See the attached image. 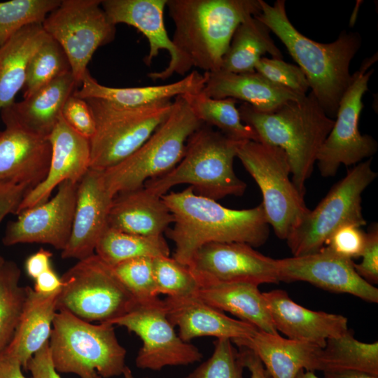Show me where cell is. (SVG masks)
Returning <instances> with one entry per match:
<instances>
[{
    "instance_id": "1",
    "label": "cell",
    "mask_w": 378,
    "mask_h": 378,
    "mask_svg": "<svg viewBox=\"0 0 378 378\" xmlns=\"http://www.w3.org/2000/svg\"><path fill=\"white\" fill-rule=\"evenodd\" d=\"M161 197L174 217L173 227L165 232L175 245L173 258L185 265L205 244L237 242L258 247L269 237L270 225L262 204L250 209H229L195 194L190 186Z\"/></svg>"
},
{
    "instance_id": "2",
    "label": "cell",
    "mask_w": 378,
    "mask_h": 378,
    "mask_svg": "<svg viewBox=\"0 0 378 378\" xmlns=\"http://www.w3.org/2000/svg\"><path fill=\"white\" fill-rule=\"evenodd\" d=\"M259 1L261 11L255 16L284 44L305 75L310 92L326 114L335 118L351 81L349 66L361 46L360 34L344 30L335 41L319 43L294 27L287 15L284 0H276L272 5Z\"/></svg>"
},
{
    "instance_id": "3",
    "label": "cell",
    "mask_w": 378,
    "mask_h": 378,
    "mask_svg": "<svg viewBox=\"0 0 378 378\" xmlns=\"http://www.w3.org/2000/svg\"><path fill=\"white\" fill-rule=\"evenodd\" d=\"M166 7L175 25L172 41L182 76L192 67L220 70L237 27L261 11L259 0H167Z\"/></svg>"
},
{
    "instance_id": "4",
    "label": "cell",
    "mask_w": 378,
    "mask_h": 378,
    "mask_svg": "<svg viewBox=\"0 0 378 378\" xmlns=\"http://www.w3.org/2000/svg\"><path fill=\"white\" fill-rule=\"evenodd\" d=\"M238 109L241 120L253 130L258 141L285 152L291 180L304 195L305 183L335 120L326 114L311 92L269 111L258 110L244 102Z\"/></svg>"
},
{
    "instance_id": "5",
    "label": "cell",
    "mask_w": 378,
    "mask_h": 378,
    "mask_svg": "<svg viewBox=\"0 0 378 378\" xmlns=\"http://www.w3.org/2000/svg\"><path fill=\"white\" fill-rule=\"evenodd\" d=\"M243 141L203 124L189 137L178 164L167 174L147 181L144 186L160 197L181 184H188L195 194L216 201L241 196L247 186L236 175L234 160Z\"/></svg>"
},
{
    "instance_id": "6",
    "label": "cell",
    "mask_w": 378,
    "mask_h": 378,
    "mask_svg": "<svg viewBox=\"0 0 378 378\" xmlns=\"http://www.w3.org/2000/svg\"><path fill=\"white\" fill-rule=\"evenodd\" d=\"M55 370L80 378H110L122 374L127 351L113 325L92 324L65 310L57 311L49 340Z\"/></svg>"
},
{
    "instance_id": "7",
    "label": "cell",
    "mask_w": 378,
    "mask_h": 378,
    "mask_svg": "<svg viewBox=\"0 0 378 378\" xmlns=\"http://www.w3.org/2000/svg\"><path fill=\"white\" fill-rule=\"evenodd\" d=\"M202 125L183 95L174 97L169 114L144 144L122 162L102 171L107 190L115 197L142 188L147 181L171 171L182 159L189 137Z\"/></svg>"
},
{
    "instance_id": "8",
    "label": "cell",
    "mask_w": 378,
    "mask_h": 378,
    "mask_svg": "<svg viewBox=\"0 0 378 378\" xmlns=\"http://www.w3.org/2000/svg\"><path fill=\"white\" fill-rule=\"evenodd\" d=\"M95 122L89 140L90 168L104 171L122 162L151 136L172 108L166 99L141 106H123L103 99H85Z\"/></svg>"
},
{
    "instance_id": "9",
    "label": "cell",
    "mask_w": 378,
    "mask_h": 378,
    "mask_svg": "<svg viewBox=\"0 0 378 378\" xmlns=\"http://www.w3.org/2000/svg\"><path fill=\"white\" fill-rule=\"evenodd\" d=\"M237 158L261 191L269 225L279 239L286 240L310 210L290 178L286 154L277 146L246 140L240 144Z\"/></svg>"
},
{
    "instance_id": "10",
    "label": "cell",
    "mask_w": 378,
    "mask_h": 378,
    "mask_svg": "<svg viewBox=\"0 0 378 378\" xmlns=\"http://www.w3.org/2000/svg\"><path fill=\"white\" fill-rule=\"evenodd\" d=\"M371 159L362 161L348 170L318 205L309 210L299 225L286 239L293 256L318 251L332 234L346 224L366 225L362 212V194L377 178Z\"/></svg>"
},
{
    "instance_id": "11",
    "label": "cell",
    "mask_w": 378,
    "mask_h": 378,
    "mask_svg": "<svg viewBox=\"0 0 378 378\" xmlns=\"http://www.w3.org/2000/svg\"><path fill=\"white\" fill-rule=\"evenodd\" d=\"M57 310L88 322L111 323L136 304L112 267L95 253L79 260L61 277Z\"/></svg>"
},
{
    "instance_id": "12",
    "label": "cell",
    "mask_w": 378,
    "mask_h": 378,
    "mask_svg": "<svg viewBox=\"0 0 378 378\" xmlns=\"http://www.w3.org/2000/svg\"><path fill=\"white\" fill-rule=\"evenodd\" d=\"M102 0H61L42 23L46 33L64 50L78 87L89 71L95 51L114 41L116 25L102 7Z\"/></svg>"
},
{
    "instance_id": "13",
    "label": "cell",
    "mask_w": 378,
    "mask_h": 378,
    "mask_svg": "<svg viewBox=\"0 0 378 378\" xmlns=\"http://www.w3.org/2000/svg\"><path fill=\"white\" fill-rule=\"evenodd\" d=\"M377 60L375 53L363 61L340 102L333 127L317 155L316 163L323 177H332L342 164L354 166L377 150V141L368 134H362L358 128L363 108L362 99L374 71L370 67Z\"/></svg>"
},
{
    "instance_id": "14",
    "label": "cell",
    "mask_w": 378,
    "mask_h": 378,
    "mask_svg": "<svg viewBox=\"0 0 378 378\" xmlns=\"http://www.w3.org/2000/svg\"><path fill=\"white\" fill-rule=\"evenodd\" d=\"M112 325L125 327L142 341L136 365L142 370H160L166 366L188 365L202 360L201 351L183 341L167 316L164 301L158 297L138 303Z\"/></svg>"
},
{
    "instance_id": "15",
    "label": "cell",
    "mask_w": 378,
    "mask_h": 378,
    "mask_svg": "<svg viewBox=\"0 0 378 378\" xmlns=\"http://www.w3.org/2000/svg\"><path fill=\"white\" fill-rule=\"evenodd\" d=\"M189 268L198 280L243 282L259 286L279 282L276 259L237 242L209 243L192 257Z\"/></svg>"
},
{
    "instance_id": "16",
    "label": "cell",
    "mask_w": 378,
    "mask_h": 378,
    "mask_svg": "<svg viewBox=\"0 0 378 378\" xmlns=\"http://www.w3.org/2000/svg\"><path fill=\"white\" fill-rule=\"evenodd\" d=\"M77 186L64 181L50 200L18 213L6 225L3 244H46L63 251L71 232Z\"/></svg>"
},
{
    "instance_id": "17",
    "label": "cell",
    "mask_w": 378,
    "mask_h": 378,
    "mask_svg": "<svg viewBox=\"0 0 378 378\" xmlns=\"http://www.w3.org/2000/svg\"><path fill=\"white\" fill-rule=\"evenodd\" d=\"M276 265L279 281H305L330 292L378 302V288L359 276L353 260L326 246L313 253L276 259Z\"/></svg>"
},
{
    "instance_id": "18",
    "label": "cell",
    "mask_w": 378,
    "mask_h": 378,
    "mask_svg": "<svg viewBox=\"0 0 378 378\" xmlns=\"http://www.w3.org/2000/svg\"><path fill=\"white\" fill-rule=\"evenodd\" d=\"M167 0H102L101 5L110 21L115 25L126 24L134 27L147 38L149 51L144 62L150 66L160 50H167L170 59L163 70L151 72L153 80H165L173 74L182 76L180 56L164 23V10Z\"/></svg>"
},
{
    "instance_id": "19",
    "label": "cell",
    "mask_w": 378,
    "mask_h": 378,
    "mask_svg": "<svg viewBox=\"0 0 378 378\" xmlns=\"http://www.w3.org/2000/svg\"><path fill=\"white\" fill-rule=\"evenodd\" d=\"M113 197L104 186L102 171L90 168L78 183L71 232L62 251V258L79 260L94 254L96 245L108 227Z\"/></svg>"
},
{
    "instance_id": "20",
    "label": "cell",
    "mask_w": 378,
    "mask_h": 378,
    "mask_svg": "<svg viewBox=\"0 0 378 378\" xmlns=\"http://www.w3.org/2000/svg\"><path fill=\"white\" fill-rule=\"evenodd\" d=\"M48 139L51 156L46 177L27 192L15 214L46 202L52 191L64 181L78 183L90 169L89 140L74 130L62 115Z\"/></svg>"
},
{
    "instance_id": "21",
    "label": "cell",
    "mask_w": 378,
    "mask_h": 378,
    "mask_svg": "<svg viewBox=\"0 0 378 378\" xmlns=\"http://www.w3.org/2000/svg\"><path fill=\"white\" fill-rule=\"evenodd\" d=\"M276 330L287 338L323 348L326 340L348 330L346 317L313 311L294 302L281 289L263 293Z\"/></svg>"
},
{
    "instance_id": "22",
    "label": "cell",
    "mask_w": 378,
    "mask_h": 378,
    "mask_svg": "<svg viewBox=\"0 0 378 378\" xmlns=\"http://www.w3.org/2000/svg\"><path fill=\"white\" fill-rule=\"evenodd\" d=\"M163 301L168 319L178 327V336L186 342L200 337L227 338L233 342L248 338L258 330L247 322L227 316L197 295L167 297Z\"/></svg>"
},
{
    "instance_id": "23",
    "label": "cell",
    "mask_w": 378,
    "mask_h": 378,
    "mask_svg": "<svg viewBox=\"0 0 378 378\" xmlns=\"http://www.w3.org/2000/svg\"><path fill=\"white\" fill-rule=\"evenodd\" d=\"M51 156L48 137L20 127L0 130V183L35 188L46 177Z\"/></svg>"
},
{
    "instance_id": "24",
    "label": "cell",
    "mask_w": 378,
    "mask_h": 378,
    "mask_svg": "<svg viewBox=\"0 0 378 378\" xmlns=\"http://www.w3.org/2000/svg\"><path fill=\"white\" fill-rule=\"evenodd\" d=\"M77 89L78 86L70 72L22 101L14 102L3 108L0 118L4 125L48 137L59 121L66 101Z\"/></svg>"
},
{
    "instance_id": "25",
    "label": "cell",
    "mask_w": 378,
    "mask_h": 378,
    "mask_svg": "<svg viewBox=\"0 0 378 378\" xmlns=\"http://www.w3.org/2000/svg\"><path fill=\"white\" fill-rule=\"evenodd\" d=\"M253 351L271 378H296L301 370L320 371L321 347L257 330L250 337L232 342Z\"/></svg>"
},
{
    "instance_id": "26",
    "label": "cell",
    "mask_w": 378,
    "mask_h": 378,
    "mask_svg": "<svg viewBox=\"0 0 378 378\" xmlns=\"http://www.w3.org/2000/svg\"><path fill=\"white\" fill-rule=\"evenodd\" d=\"M174 217L160 196L144 186L117 194L108 216V227L144 236H163Z\"/></svg>"
},
{
    "instance_id": "27",
    "label": "cell",
    "mask_w": 378,
    "mask_h": 378,
    "mask_svg": "<svg viewBox=\"0 0 378 378\" xmlns=\"http://www.w3.org/2000/svg\"><path fill=\"white\" fill-rule=\"evenodd\" d=\"M202 91L214 99L232 98L244 101L262 111H271L287 102L305 96L273 83L255 71L244 74L223 70L208 72Z\"/></svg>"
},
{
    "instance_id": "28",
    "label": "cell",
    "mask_w": 378,
    "mask_h": 378,
    "mask_svg": "<svg viewBox=\"0 0 378 378\" xmlns=\"http://www.w3.org/2000/svg\"><path fill=\"white\" fill-rule=\"evenodd\" d=\"M197 296L222 312H227L258 330L278 334L267 302L258 286L243 282L198 280Z\"/></svg>"
},
{
    "instance_id": "29",
    "label": "cell",
    "mask_w": 378,
    "mask_h": 378,
    "mask_svg": "<svg viewBox=\"0 0 378 378\" xmlns=\"http://www.w3.org/2000/svg\"><path fill=\"white\" fill-rule=\"evenodd\" d=\"M207 78L208 72L200 74L195 70L181 80L169 84L114 88L100 84L88 71L82 81L80 88L76 90L74 95L83 99H100L123 106H141L180 95L201 92Z\"/></svg>"
},
{
    "instance_id": "30",
    "label": "cell",
    "mask_w": 378,
    "mask_h": 378,
    "mask_svg": "<svg viewBox=\"0 0 378 378\" xmlns=\"http://www.w3.org/2000/svg\"><path fill=\"white\" fill-rule=\"evenodd\" d=\"M59 292L45 295L27 286V296L13 339L4 350L27 370L33 356L49 341Z\"/></svg>"
},
{
    "instance_id": "31",
    "label": "cell",
    "mask_w": 378,
    "mask_h": 378,
    "mask_svg": "<svg viewBox=\"0 0 378 378\" xmlns=\"http://www.w3.org/2000/svg\"><path fill=\"white\" fill-rule=\"evenodd\" d=\"M48 37L42 24L28 25L0 47V113L23 89L29 60Z\"/></svg>"
},
{
    "instance_id": "32",
    "label": "cell",
    "mask_w": 378,
    "mask_h": 378,
    "mask_svg": "<svg viewBox=\"0 0 378 378\" xmlns=\"http://www.w3.org/2000/svg\"><path fill=\"white\" fill-rule=\"evenodd\" d=\"M270 33V29L255 16L247 18L234 31L220 70L234 74L253 72L265 53L282 59V53Z\"/></svg>"
},
{
    "instance_id": "33",
    "label": "cell",
    "mask_w": 378,
    "mask_h": 378,
    "mask_svg": "<svg viewBox=\"0 0 378 378\" xmlns=\"http://www.w3.org/2000/svg\"><path fill=\"white\" fill-rule=\"evenodd\" d=\"M318 361L322 372L356 370L378 375V342L358 341L348 330L326 340Z\"/></svg>"
},
{
    "instance_id": "34",
    "label": "cell",
    "mask_w": 378,
    "mask_h": 378,
    "mask_svg": "<svg viewBox=\"0 0 378 378\" xmlns=\"http://www.w3.org/2000/svg\"><path fill=\"white\" fill-rule=\"evenodd\" d=\"M183 97L194 115L203 124L215 126L225 136L237 141H258L253 130L241 120L236 106L237 100L211 98L202 91Z\"/></svg>"
},
{
    "instance_id": "35",
    "label": "cell",
    "mask_w": 378,
    "mask_h": 378,
    "mask_svg": "<svg viewBox=\"0 0 378 378\" xmlns=\"http://www.w3.org/2000/svg\"><path fill=\"white\" fill-rule=\"evenodd\" d=\"M94 253L112 267L136 258L169 256L170 250L163 236L144 237L107 227Z\"/></svg>"
},
{
    "instance_id": "36",
    "label": "cell",
    "mask_w": 378,
    "mask_h": 378,
    "mask_svg": "<svg viewBox=\"0 0 378 378\" xmlns=\"http://www.w3.org/2000/svg\"><path fill=\"white\" fill-rule=\"evenodd\" d=\"M21 271L16 262L5 260L0 267V353L11 342L27 296L20 285Z\"/></svg>"
},
{
    "instance_id": "37",
    "label": "cell",
    "mask_w": 378,
    "mask_h": 378,
    "mask_svg": "<svg viewBox=\"0 0 378 378\" xmlns=\"http://www.w3.org/2000/svg\"><path fill=\"white\" fill-rule=\"evenodd\" d=\"M71 72L68 57L50 36L39 46L29 62L23 98L26 99L57 78Z\"/></svg>"
},
{
    "instance_id": "38",
    "label": "cell",
    "mask_w": 378,
    "mask_h": 378,
    "mask_svg": "<svg viewBox=\"0 0 378 378\" xmlns=\"http://www.w3.org/2000/svg\"><path fill=\"white\" fill-rule=\"evenodd\" d=\"M61 0H10L0 2V47L24 27L42 24Z\"/></svg>"
},
{
    "instance_id": "39",
    "label": "cell",
    "mask_w": 378,
    "mask_h": 378,
    "mask_svg": "<svg viewBox=\"0 0 378 378\" xmlns=\"http://www.w3.org/2000/svg\"><path fill=\"white\" fill-rule=\"evenodd\" d=\"M155 290L158 295L167 297H186L196 295L200 284L188 266L173 257L161 256L153 259Z\"/></svg>"
},
{
    "instance_id": "40",
    "label": "cell",
    "mask_w": 378,
    "mask_h": 378,
    "mask_svg": "<svg viewBox=\"0 0 378 378\" xmlns=\"http://www.w3.org/2000/svg\"><path fill=\"white\" fill-rule=\"evenodd\" d=\"M153 259L148 257L136 258L111 267L115 276L136 302H145L158 297L155 290Z\"/></svg>"
},
{
    "instance_id": "41",
    "label": "cell",
    "mask_w": 378,
    "mask_h": 378,
    "mask_svg": "<svg viewBox=\"0 0 378 378\" xmlns=\"http://www.w3.org/2000/svg\"><path fill=\"white\" fill-rule=\"evenodd\" d=\"M212 355L183 378H244L240 351L230 339L218 338Z\"/></svg>"
},
{
    "instance_id": "42",
    "label": "cell",
    "mask_w": 378,
    "mask_h": 378,
    "mask_svg": "<svg viewBox=\"0 0 378 378\" xmlns=\"http://www.w3.org/2000/svg\"><path fill=\"white\" fill-rule=\"evenodd\" d=\"M255 71L273 83L298 94L306 95L309 85L301 69L282 59L262 57Z\"/></svg>"
},
{
    "instance_id": "43",
    "label": "cell",
    "mask_w": 378,
    "mask_h": 378,
    "mask_svg": "<svg viewBox=\"0 0 378 378\" xmlns=\"http://www.w3.org/2000/svg\"><path fill=\"white\" fill-rule=\"evenodd\" d=\"M367 241V232L361 227L346 224L337 229L325 246L342 257L353 260L361 256Z\"/></svg>"
},
{
    "instance_id": "44",
    "label": "cell",
    "mask_w": 378,
    "mask_h": 378,
    "mask_svg": "<svg viewBox=\"0 0 378 378\" xmlns=\"http://www.w3.org/2000/svg\"><path fill=\"white\" fill-rule=\"evenodd\" d=\"M62 116L78 134L90 140L95 132V122L91 110L85 101L74 95L66 101Z\"/></svg>"
},
{
    "instance_id": "45",
    "label": "cell",
    "mask_w": 378,
    "mask_h": 378,
    "mask_svg": "<svg viewBox=\"0 0 378 378\" xmlns=\"http://www.w3.org/2000/svg\"><path fill=\"white\" fill-rule=\"evenodd\" d=\"M360 263L354 262L356 272L371 284H378V226L373 223L367 232V241Z\"/></svg>"
},
{
    "instance_id": "46",
    "label": "cell",
    "mask_w": 378,
    "mask_h": 378,
    "mask_svg": "<svg viewBox=\"0 0 378 378\" xmlns=\"http://www.w3.org/2000/svg\"><path fill=\"white\" fill-rule=\"evenodd\" d=\"M30 188L23 184L0 183V224L10 214H16L23 197ZM5 259L0 254V267Z\"/></svg>"
},
{
    "instance_id": "47",
    "label": "cell",
    "mask_w": 378,
    "mask_h": 378,
    "mask_svg": "<svg viewBox=\"0 0 378 378\" xmlns=\"http://www.w3.org/2000/svg\"><path fill=\"white\" fill-rule=\"evenodd\" d=\"M27 370L30 371L31 378H62L52 363L49 341L33 356Z\"/></svg>"
},
{
    "instance_id": "48",
    "label": "cell",
    "mask_w": 378,
    "mask_h": 378,
    "mask_svg": "<svg viewBox=\"0 0 378 378\" xmlns=\"http://www.w3.org/2000/svg\"><path fill=\"white\" fill-rule=\"evenodd\" d=\"M52 253L43 248H41L36 253L29 255L24 263L27 275L34 280L40 274L52 267Z\"/></svg>"
},
{
    "instance_id": "49",
    "label": "cell",
    "mask_w": 378,
    "mask_h": 378,
    "mask_svg": "<svg viewBox=\"0 0 378 378\" xmlns=\"http://www.w3.org/2000/svg\"><path fill=\"white\" fill-rule=\"evenodd\" d=\"M34 290L41 295H48L60 291L62 281L52 267L34 279Z\"/></svg>"
},
{
    "instance_id": "50",
    "label": "cell",
    "mask_w": 378,
    "mask_h": 378,
    "mask_svg": "<svg viewBox=\"0 0 378 378\" xmlns=\"http://www.w3.org/2000/svg\"><path fill=\"white\" fill-rule=\"evenodd\" d=\"M240 349L242 363L244 368L249 370L250 378H271L262 363L253 351L245 347Z\"/></svg>"
},
{
    "instance_id": "51",
    "label": "cell",
    "mask_w": 378,
    "mask_h": 378,
    "mask_svg": "<svg viewBox=\"0 0 378 378\" xmlns=\"http://www.w3.org/2000/svg\"><path fill=\"white\" fill-rule=\"evenodd\" d=\"M18 360L5 351L0 353V378H26Z\"/></svg>"
},
{
    "instance_id": "52",
    "label": "cell",
    "mask_w": 378,
    "mask_h": 378,
    "mask_svg": "<svg viewBox=\"0 0 378 378\" xmlns=\"http://www.w3.org/2000/svg\"><path fill=\"white\" fill-rule=\"evenodd\" d=\"M323 374L324 378H378V375L356 370H332Z\"/></svg>"
},
{
    "instance_id": "53",
    "label": "cell",
    "mask_w": 378,
    "mask_h": 378,
    "mask_svg": "<svg viewBox=\"0 0 378 378\" xmlns=\"http://www.w3.org/2000/svg\"><path fill=\"white\" fill-rule=\"evenodd\" d=\"M296 378H319L317 377L314 372L312 371H306V370H301L298 372V374L296 376Z\"/></svg>"
}]
</instances>
